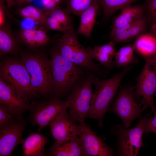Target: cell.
Segmentation results:
<instances>
[{
    "label": "cell",
    "instance_id": "obj_1",
    "mask_svg": "<svg viewBox=\"0 0 156 156\" xmlns=\"http://www.w3.org/2000/svg\"><path fill=\"white\" fill-rule=\"evenodd\" d=\"M131 68L130 66L125 67L121 72L107 79L93 78L95 90L88 118L97 120L100 127H103L104 115L109 108L122 80Z\"/></svg>",
    "mask_w": 156,
    "mask_h": 156
},
{
    "label": "cell",
    "instance_id": "obj_2",
    "mask_svg": "<svg viewBox=\"0 0 156 156\" xmlns=\"http://www.w3.org/2000/svg\"><path fill=\"white\" fill-rule=\"evenodd\" d=\"M21 55L34 90L45 96L53 92L50 60L40 54L21 53Z\"/></svg>",
    "mask_w": 156,
    "mask_h": 156
},
{
    "label": "cell",
    "instance_id": "obj_3",
    "mask_svg": "<svg viewBox=\"0 0 156 156\" xmlns=\"http://www.w3.org/2000/svg\"><path fill=\"white\" fill-rule=\"evenodd\" d=\"M0 79L13 86L29 100L39 95L32 88L30 76L21 60L10 57L3 60L0 64Z\"/></svg>",
    "mask_w": 156,
    "mask_h": 156
},
{
    "label": "cell",
    "instance_id": "obj_4",
    "mask_svg": "<svg viewBox=\"0 0 156 156\" xmlns=\"http://www.w3.org/2000/svg\"><path fill=\"white\" fill-rule=\"evenodd\" d=\"M53 91L56 96L63 95L77 79V66L64 57L58 49L53 50L50 60Z\"/></svg>",
    "mask_w": 156,
    "mask_h": 156
},
{
    "label": "cell",
    "instance_id": "obj_5",
    "mask_svg": "<svg viewBox=\"0 0 156 156\" xmlns=\"http://www.w3.org/2000/svg\"><path fill=\"white\" fill-rule=\"evenodd\" d=\"M73 24L63 32L57 49L65 58L76 66L96 71L99 66L94 62L86 49L79 42Z\"/></svg>",
    "mask_w": 156,
    "mask_h": 156
},
{
    "label": "cell",
    "instance_id": "obj_6",
    "mask_svg": "<svg viewBox=\"0 0 156 156\" xmlns=\"http://www.w3.org/2000/svg\"><path fill=\"white\" fill-rule=\"evenodd\" d=\"M151 113L142 118L134 127L127 129L120 125H115L111 129L112 134L116 135L118 140V150L122 156H137L140 149L145 146L143 135L145 121Z\"/></svg>",
    "mask_w": 156,
    "mask_h": 156
},
{
    "label": "cell",
    "instance_id": "obj_7",
    "mask_svg": "<svg viewBox=\"0 0 156 156\" xmlns=\"http://www.w3.org/2000/svg\"><path fill=\"white\" fill-rule=\"evenodd\" d=\"M92 76L86 78L72 91L67 100L70 102L69 107L70 116L75 122H85L88 118L91 109L93 93Z\"/></svg>",
    "mask_w": 156,
    "mask_h": 156
},
{
    "label": "cell",
    "instance_id": "obj_8",
    "mask_svg": "<svg viewBox=\"0 0 156 156\" xmlns=\"http://www.w3.org/2000/svg\"><path fill=\"white\" fill-rule=\"evenodd\" d=\"M71 105L69 101H63L57 98L42 102H33L30 104L29 110L30 122L38 127V132H40Z\"/></svg>",
    "mask_w": 156,
    "mask_h": 156
},
{
    "label": "cell",
    "instance_id": "obj_9",
    "mask_svg": "<svg viewBox=\"0 0 156 156\" xmlns=\"http://www.w3.org/2000/svg\"><path fill=\"white\" fill-rule=\"evenodd\" d=\"M134 90L133 87H127L121 90L113 106L108 109L121 119L126 128L130 126L134 119L140 118L144 111L140 104L135 100Z\"/></svg>",
    "mask_w": 156,
    "mask_h": 156
},
{
    "label": "cell",
    "instance_id": "obj_10",
    "mask_svg": "<svg viewBox=\"0 0 156 156\" xmlns=\"http://www.w3.org/2000/svg\"><path fill=\"white\" fill-rule=\"evenodd\" d=\"M136 81L134 96L141 99L140 104L143 105L144 111L150 107L154 113L156 108L154 105L153 96L156 88V71L148 62L145 61Z\"/></svg>",
    "mask_w": 156,
    "mask_h": 156
},
{
    "label": "cell",
    "instance_id": "obj_11",
    "mask_svg": "<svg viewBox=\"0 0 156 156\" xmlns=\"http://www.w3.org/2000/svg\"><path fill=\"white\" fill-rule=\"evenodd\" d=\"M30 104L10 84L0 79V106L11 113L22 118V115L29 110Z\"/></svg>",
    "mask_w": 156,
    "mask_h": 156
},
{
    "label": "cell",
    "instance_id": "obj_12",
    "mask_svg": "<svg viewBox=\"0 0 156 156\" xmlns=\"http://www.w3.org/2000/svg\"><path fill=\"white\" fill-rule=\"evenodd\" d=\"M50 125L51 135L58 143L70 141L79 133V125L71 119L66 110L57 116Z\"/></svg>",
    "mask_w": 156,
    "mask_h": 156
},
{
    "label": "cell",
    "instance_id": "obj_13",
    "mask_svg": "<svg viewBox=\"0 0 156 156\" xmlns=\"http://www.w3.org/2000/svg\"><path fill=\"white\" fill-rule=\"evenodd\" d=\"M80 138L88 156H111L114 155L112 149L91 129L85 122L79 124Z\"/></svg>",
    "mask_w": 156,
    "mask_h": 156
},
{
    "label": "cell",
    "instance_id": "obj_14",
    "mask_svg": "<svg viewBox=\"0 0 156 156\" xmlns=\"http://www.w3.org/2000/svg\"><path fill=\"white\" fill-rule=\"evenodd\" d=\"M25 122L18 119L0 131V156H10L18 145L22 144Z\"/></svg>",
    "mask_w": 156,
    "mask_h": 156
},
{
    "label": "cell",
    "instance_id": "obj_15",
    "mask_svg": "<svg viewBox=\"0 0 156 156\" xmlns=\"http://www.w3.org/2000/svg\"><path fill=\"white\" fill-rule=\"evenodd\" d=\"M45 19L44 27L46 30H53L64 32L73 24L72 18L66 9L60 6L44 10Z\"/></svg>",
    "mask_w": 156,
    "mask_h": 156
},
{
    "label": "cell",
    "instance_id": "obj_16",
    "mask_svg": "<svg viewBox=\"0 0 156 156\" xmlns=\"http://www.w3.org/2000/svg\"><path fill=\"white\" fill-rule=\"evenodd\" d=\"M46 153L49 156H88L79 135L62 143L55 142Z\"/></svg>",
    "mask_w": 156,
    "mask_h": 156
},
{
    "label": "cell",
    "instance_id": "obj_17",
    "mask_svg": "<svg viewBox=\"0 0 156 156\" xmlns=\"http://www.w3.org/2000/svg\"><path fill=\"white\" fill-rule=\"evenodd\" d=\"M146 20L142 16L137 20L112 29L111 37L112 40L117 42H123L139 36L144 30Z\"/></svg>",
    "mask_w": 156,
    "mask_h": 156
},
{
    "label": "cell",
    "instance_id": "obj_18",
    "mask_svg": "<svg viewBox=\"0 0 156 156\" xmlns=\"http://www.w3.org/2000/svg\"><path fill=\"white\" fill-rule=\"evenodd\" d=\"M46 30L43 26L32 29H24L18 34L17 40L26 46L33 49L42 47L50 40Z\"/></svg>",
    "mask_w": 156,
    "mask_h": 156
},
{
    "label": "cell",
    "instance_id": "obj_19",
    "mask_svg": "<svg viewBox=\"0 0 156 156\" xmlns=\"http://www.w3.org/2000/svg\"><path fill=\"white\" fill-rule=\"evenodd\" d=\"M101 3L99 0H93L89 7L81 13L77 35H82L86 38H90L93 28L96 23V14Z\"/></svg>",
    "mask_w": 156,
    "mask_h": 156
},
{
    "label": "cell",
    "instance_id": "obj_20",
    "mask_svg": "<svg viewBox=\"0 0 156 156\" xmlns=\"http://www.w3.org/2000/svg\"><path fill=\"white\" fill-rule=\"evenodd\" d=\"M39 132H31L22 143L24 156H42L44 154V148L48 143V138Z\"/></svg>",
    "mask_w": 156,
    "mask_h": 156
},
{
    "label": "cell",
    "instance_id": "obj_21",
    "mask_svg": "<svg viewBox=\"0 0 156 156\" xmlns=\"http://www.w3.org/2000/svg\"><path fill=\"white\" fill-rule=\"evenodd\" d=\"M135 49L148 62L156 56V37L152 34H142L135 42Z\"/></svg>",
    "mask_w": 156,
    "mask_h": 156
},
{
    "label": "cell",
    "instance_id": "obj_22",
    "mask_svg": "<svg viewBox=\"0 0 156 156\" xmlns=\"http://www.w3.org/2000/svg\"><path fill=\"white\" fill-rule=\"evenodd\" d=\"M16 38L10 27L6 24L0 27V56L7 54H16L19 51Z\"/></svg>",
    "mask_w": 156,
    "mask_h": 156
},
{
    "label": "cell",
    "instance_id": "obj_23",
    "mask_svg": "<svg viewBox=\"0 0 156 156\" xmlns=\"http://www.w3.org/2000/svg\"><path fill=\"white\" fill-rule=\"evenodd\" d=\"M121 13L114 19L112 29L134 21L143 16L145 11L143 5H128L121 10Z\"/></svg>",
    "mask_w": 156,
    "mask_h": 156
},
{
    "label": "cell",
    "instance_id": "obj_24",
    "mask_svg": "<svg viewBox=\"0 0 156 156\" xmlns=\"http://www.w3.org/2000/svg\"><path fill=\"white\" fill-rule=\"evenodd\" d=\"M135 49V45L134 43L122 47L116 52L114 61L116 67V68L125 67L138 62L137 60L134 55Z\"/></svg>",
    "mask_w": 156,
    "mask_h": 156
},
{
    "label": "cell",
    "instance_id": "obj_25",
    "mask_svg": "<svg viewBox=\"0 0 156 156\" xmlns=\"http://www.w3.org/2000/svg\"><path fill=\"white\" fill-rule=\"evenodd\" d=\"M17 14L24 18L31 19L44 27L45 19L44 10L35 6L28 5L21 7L16 11Z\"/></svg>",
    "mask_w": 156,
    "mask_h": 156
},
{
    "label": "cell",
    "instance_id": "obj_26",
    "mask_svg": "<svg viewBox=\"0 0 156 156\" xmlns=\"http://www.w3.org/2000/svg\"><path fill=\"white\" fill-rule=\"evenodd\" d=\"M140 0H99L104 15L109 16L118 10L130 5L135 1Z\"/></svg>",
    "mask_w": 156,
    "mask_h": 156
},
{
    "label": "cell",
    "instance_id": "obj_27",
    "mask_svg": "<svg viewBox=\"0 0 156 156\" xmlns=\"http://www.w3.org/2000/svg\"><path fill=\"white\" fill-rule=\"evenodd\" d=\"M93 0H65L66 9L70 13L80 16L90 5Z\"/></svg>",
    "mask_w": 156,
    "mask_h": 156
},
{
    "label": "cell",
    "instance_id": "obj_28",
    "mask_svg": "<svg viewBox=\"0 0 156 156\" xmlns=\"http://www.w3.org/2000/svg\"><path fill=\"white\" fill-rule=\"evenodd\" d=\"M88 53L92 59L99 62L101 65L108 69L112 68L115 66L112 61L113 57L102 53L94 48L88 47L86 49Z\"/></svg>",
    "mask_w": 156,
    "mask_h": 156
},
{
    "label": "cell",
    "instance_id": "obj_29",
    "mask_svg": "<svg viewBox=\"0 0 156 156\" xmlns=\"http://www.w3.org/2000/svg\"><path fill=\"white\" fill-rule=\"evenodd\" d=\"M21 118L0 106V131Z\"/></svg>",
    "mask_w": 156,
    "mask_h": 156
},
{
    "label": "cell",
    "instance_id": "obj_30",
    "mask_svg": "<svg viewBox=\"0 0 156 156\" xmlns=\"http://www.w3.org/2000/svg\"><path fill=\"white\" fill-rule=\"evenodd\" d=\"M144 5L145 11L152 24L156 23V0H148Z\"/></svg>",
    "mask_w": 156,
    "mask_h": 156
},
{
    "label": "cell",
    "instance_id": "obj_31",
    "mask_svg": "<svg viewBox=\"0 0 156 156\" xmlns=\"http://www.w3.org/2000/svg\"><path fill=\"white\" fill-rule=\"evenodd\" d=\"M154 116L147 118L144 126V133L148 134L152 132L156 134V108L154 112Z\"/></svg>",
    "mask_w": 156,
    "mask_h": 156
},
{
    "label": "cell",
    "instance_id": "obj_32",
    "mask_svg": "<svg viewBox=\"0 0 156 156\" xmlns=\"http://www.w3.org/2000/svg\"><path fill=\"white\" fill-rule=\"evenodd\" d=\"M94 48L102 53L107 54L112 57L114 56L116 52V49L114 43L112 41H110L107 44L103 45H96L95 46Z\"/></svg>",
    "mask_w": 156,
    "mask_h": 156
},
{
    "label": "cell",
    "instance_id": "obj_33",
    "mask_svg": "<svg viewBox=\"0 0 156 156\" xmlns=\"http://www.w3.org/2000/svg\"><path fill=\"white\" fill-rule=\"evenodd\" d=\"M65 0H41L45 10H51L60 6Z\"/></svg>",
    "mask_w": 156,
    "mask_h": 156
},
{
    "label": "cell",
    "instance_id": "obj_34",
    "mask_svg": "<svg viewBox=\"0 0 156 156\" xmlns=\"http://www.w3.org/2000/svg\"><path fill=\"white\" fill-rule=\"evenodd\" d=\"M3 0H0V27L6 24L5 11L6 7Z\"/></svg>",
    "mask_w": 156,
    "mask_h": 156
},
{
    "label": "cell",
    "instance_id": "obj_35",
    "mask_svg": "<svg viewBox=\"0 0 156 156\" xmlns=\"http://www.w3.org/2000/svg\"><path fill=\"white\" fill-rule=\"evenodd\" d=\"M34 0H15V3L19 6L29 4Z\"/></svg>",
    "mask_w": 156,
    "mask_h": 156
},
{
    "label": "cell",
    "instance_id": "obj_36",
    "mask_svg": "<svg viewBox=\"0 0 156 156\" xmlns=\"http://www.w3.org/2000/svg\"><path fill=\"white\" fill-rule=\"evenodd\" d=\"M7 5V8L8 9L12 8L15 4V0H3Z\"/></svg>",
    "mask_w": 156,
    "mask_h": 156
},
{
    "label": "cell",
    "instance_id": "obj_37",
    "mask_svg": "<svg viewBox=\"0 0 156 156\" xmlns=\"http://www.w3.org/2000/svg\"><path fill=\"white\" fill-rule=\"evenodd\" d=\"M150 33L156 37V23L152 25L150 29Z\"/></svg>",
    "mask_w": 156,
    "mask_h": 156
},
{
    "label": "cell",
    "instance_id": "obj_38",
    "mask_svg": "<svg viewBox=\"0 0 156 156\" xmlns=\"http://www.w3.org/2000/svg\"><path fill=\"white\" fill-rule=\"evenodd\" d=\"M147 62L152 66L154 69L156 71V56L153 59Z\"/></svg>",
    "mask_w": 156,
    "mask_h": 156
},
{
    "label": "cell",
    "instance_id": "obj_39",
    "mask_svg": "<svg viewBox=\"0 0 156 156\" xmlns=\"http://www.w3.org/2000/svg\"><path fill=\"white\" fill-rule=\"evenodd\" d=\"M155 96H156V88H155Z\"/></svg>",
    "mask_w": 156,
    "mask_h": 156
}]
</instances>
